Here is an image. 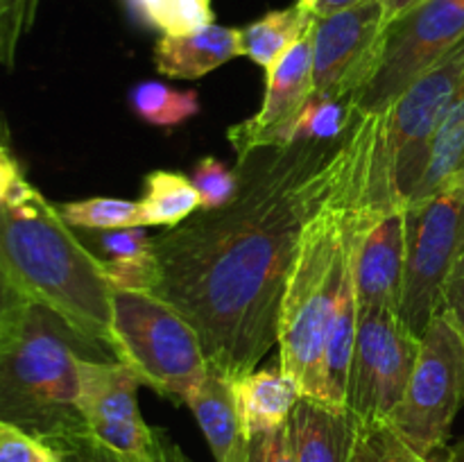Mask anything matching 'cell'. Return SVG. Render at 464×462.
Masks as SVG:
<instances>
[{
  "label": "cell",
  "mask_w": 464,
  "mask_h": 462,
  "mask_svg": "<svg viewBox=\"0 0 464 462\" xmlns=\"http://www.w3.org/2000/svg\"><path fill=\"white\" fill-rule=\"evenodd\" d=\"M131 16L163 34H190L213 25L211 0H127Z\"/></svg>",
  "instance_id": "obj_24"
},
{
  "label": "cell",
  "mask_w": 464,
  "mask_h": 462,
  "mask_svg": "<svg viewBox=\"0 0 464 462\" xmlns=\"http://www.w3.org/2000/svg\"><path fill=\"white\" fill-rule=\"evenodd\" d=\"M25 184L27 179L23 175L21 163H18L16 154H14L12 145H9L7 125L0 118V208L7 207Z\"/></svg>",
  "instance_id": "obj_34"
},
{
  "label": "cell",
  "mask_w": 464,
  "mask_h": 462,
  "mask_svg": "<svg viewBox=\"0 0 464 462\" xmlns=\"http://www.w3.org/2000/svg\"><path fill=\"white\" fill-rule=\"evenodd\" d=\"M356 326L358 302L356 290H353L352 258H349L347 274H344L338 306H335L334 324H331L329 338H326L320 376V401L334 403V406H344V401H347L349 370H352L353 344H356Z\"/></svg>",
  "instance_id": "obj_19"
},
{
  "label": "cell",
  "mask_w": 464,
  "mask_h": 462,
  "mask_svg": "<svg viewBox=\"0 0 464 462\" xmlns=\"http://www.w3.org/2000/svg\"><path fill=\"white\" fill-rule=\"evenodd\" d=\"M288 433L297 462H349L361 421L349 408L302 397L288 419Z\"/></svg>",
  "instance_id": "obj_15"
},
{
  "label": "cell",
  "mask_w": 464,
  "mask_h": 462,
  "mask_svg": "<svg viewBox=\"0 0 464 462\" xmlns=\"http://www.w3.org/2000/svg\"><path fill=\"white\" fill-rule=\"evenodd\" d=\"M252 456L249 462H297L290 444L288 424L270 433L252 435Z\"/></svg>",
  "instance_id": "obj_35"
},
{
  "label": "cell",
  "mask_w": 464,
  "mask_h": 462,
  "mask_svg": "<svg viewBox=\"0 0 464 462\" xmlns=\"http://www.w3.org/2000/svg\"><path fill=\"white\" fill-rule=\"evenodd\" d=\"M240 54L238 27L216 23L190 34H163L154 45L157 71L172 80H199Z\"/></svg>",
  "instance_id": "obj_17"
},
{
  "label": "cell",
  "mask_w": 464,
  "mask_h": 462,
  "mask_svg": "<svg viewBox=\"0 0 464 462\" xmlns=\"http://www.w3.org/2000/svg\"><path fill=\"white\" fill-rule=\"evenodd\" d=\"M456 177H460V179H464V168H460V170L456 172Z\"/></svg>",
  "instance_id": "obj_41"
},
{
  "label": "cell",
  "mask_w": 464,
  "mask_h": 462,
  "mask_svg": "<svg viewBox=\"0 0 464 462\" xmlns=\"http://www.w3.org/2000/svg\"><path fill=\"white\" fill-rule=\"evenodd\" d=\"M186 406L193 410L216 462H249L252 439L245 433L234 379L208 362V371Z\"/></svg>",
  "instance_id": "obj_16"
},
{
  "label": "cell",
  "mask_w": 464,
  "mask_h": 462,
  "mask_svg": "<svg viewBox=\"0 0 464 462\" xmlns=\"http://www.w3.org/2000/svg\"><path fill=\"white\" fill-rule=\"evenodd\" d=\"M202 199L190 177L172 170H152L145 177V195L139 202L140 225L172 229L199 211Z\"/></svg>",
  "instance_id": "obj_21"
},
{
  "label": "cell",
  "mask_w": 464,
  "mask_h": 462,
  "mask_svg": "<svg viewBox=\"0 0 464 462\" xmlns=\"http://www.w3.org/2000/svg\"><path fill=\"white\" fill-rule=\"evenodd\" d=\"M109 349L161 397L186 403L208 371L199 335L166 299L113 288Z\"/></svg>",
  "instance_id": "obj_6"
},
{
  "label": "cell",
  "mask_w": 464,
  "mask_h": 462,
  "mask_svg": "<svg viewBox=\"0 0 464 462\" xmlns=\"http://www.w3.org/2000/svg\"><path fill=\"white\" fill-rule=\"evenodd\" d=\"M190 181H193V186L199 193V199H202L199 211H213V208L225 207V204H229L238 195L240 188L238 170L236 168L229 170L216 157H204L193 168Z\"/></svg>",
  "instance_id": "obj_28"
},
{
  "label": "cell",
  "mask_w": 464,
  "mask_h": 462,
  "mask_svg": "<svg viewBox=\"0 0 464 462\" xmlns=\"http://www.w3.org/2000/svg\"><path fill=\"white\" fill-rule=\"evenodd\" d=\"M420 349L421 338L403 324L397 311L358 306L344 408L361 424H385L406 394Z\"/></svg>",
  "instance_id": "obj_10"
},
{
  "label": "cell",
  "mask_w": 464,
  "mask_h": 462,
  "mask_svg": "<svg viewBox=\"0 0 464 462\" xmlns=\"http://www.w3.org/2000/svg\"><path fill=\"white\" fill-rule=\"evenodd\" d=\"M71 229L57 204L27 181L0 208V265L23 297L109 349L113 285L104 276L102 258Z\"/></svg>",
  "instance_id": "obj_2"
},
{
  "label": "cell",
  "mask_w": 464,
  "mask_h": 462,
  "mask_svg": "<svg viewBox=\"0 0 464 462\" xmlns=\"http://www.w3.org/2000/svg\"><path fill=\"white\" fill-rule=\"evenodd\" d=\"M442 308L453 317V322L460 329H464V256L456 263L451 276H449Z\"/></svg>",
  "instance_id": "obj_37"
},
{
  "label": "cell",
  "mask_w": 464,
  "mask_h": 462,
  "mask_svg": "<svg viewBox=\"0 0 464 462\" xmlns=\"http://www.w3.org/2000/svg\"><path fill=\"white\" fill-rule=\"evenodd\" d=\"M372 116L335 140L256 148L236 161L238 195L154 238L159 285L231 379L256 370L279 335V311L308 222L361 166Z\"/></svg>",
  "instance_id": "obj_1"
},
{
  "label": "cell",
  "mask_w": 464,
  "mask_h": 462,
  "mask_svg": "<svg viewBox=\"0 0 464 462\" xmlns=\"http://www.w3.org/2000/svg\"><path fill=\"white\" fill-rule=\"evenodd\" d=\"M104 276L113 288L154 293L159 285V261L154 249L139 256H111L102 261Z\"/></svg>",
  "instance_id": "obj_30"
},
{
  "label": "cell",
  "mask_w": 464,
  "mask_h": 462,
  "mask_svg": "<svg viewBox=\"0 0 464 462\" xmlns=\"http://www.w3.org/2000/svg\"><path fill=\"white\" fill-rule=\"evenodd\" d=\"M39 0H0V66L12 71L18 45L32 30Z\"/></svg>",
  "instance_id": "obj_29"
},
{
  "label": "cell",
  "mask_w": 464,
  "mask_h": 462,
  "mask_svg": "<svg viewBox=\"0 0 464 462\" xmlns=\"http://www.w3.org/2000/svg\"><path fill=\"white\" fill-rule=\"evenodd\" d=\"M57 208L72 229L107 231L122 229V226H143L139 202H127V199L91 197L80 199V202L57 204Z\"/></svg>",
  "instance_id": "obj_26"
},
{
  "label": "cell",
  "mask_w": 464,
  "mask_h": 462,
  "mask_svg": "<svg viewBox=\"0 0 464 462\" xmlns=\"http://www.w3.org/2000/svg\"><path fill=\"white\" fill-rule=\"evenodd\" d=\"M313 23H315V16L297 0L290 7L267 12L263 18L243 27L240 48L245 57L270 72L279 63V59L311 30Z\"/></svg>",
  "instance_id": "obj_20"
},
{
  "label": "cell",
  "mask_w": 464,
  "mask_h": 462,
  "mask_svg": "<svg viewBox=\"0 0 464 462\" xmlns=\"http://www.w3.org/2000/svg\"><path fill=\"white\" fill-rule=\"evenodd\" d=\"M358 109L353 98H320L311 95L304 107L297 125H295L293 140H335L343 139L353 122L358 120Z\"/></svg>",
  "instance_id": "obj_25"
},
{
  "label": "cell",
  "mask_w": 464,
  "mask_h": 462,
  "mask_svg": "<svg viewBox=\"0 0 464 462\" xmlns=\"http://www.w3.org/2000/svg\"><path fill=\"white\" fill-rule=\"evenodd\" d=\"M234 392L247 438L288 424L295 406L302 399L299 385L281 370V365L240 376L234 380Z\"/></svg>",
  "instance_id": "obj_18"
},
{
  "label": "cell",
  "mask_w": 464,
  "mask_h": 462,
  "mask_svg": "<svg viewBox=\"0 0 464 462\" xmlns=\"http://www.w3.org/2000/svg\"><path fill=\"white\" fill-rule=\"evenodd\" d=\"M447 462H464V438L458 439L451 448H447Z\"/></svg>",
  "instance_id": "obj_40"
},
{
  "label": "cell",
  "mask_w": 464,
  "mask_h": 462,
  "mask_svg": "<svg viewBox=\"0 0 464 462\" xmlns=\"http://www.w3.org/2000/svg\"><path fill=\"white\" fill-rule=\"evenodd\" d=\"M313 95V27L267 72L263 107L256 116L229 127L236 157L256 148H281L293 143V131Z\"/></svg>",
  "instance_id": "obj_14"
},
{
  "label": "cell",
  "mask_w": 464,
  "mask_h": 462,
  "mask_svg": "<svg viewBox=\"0 0 464 462\" xmlns=\"http://www.w3.org/2000/svg\"><path fill=\"white\" fill-rule=\"evenodd\" d=\"M80 412L93 438L116 451L163 460L179 451L163 430L152 428L140 417L136 390L140 380L121 361H100L82 356Z\"/></svg>",
  "instance_id": "obj_11"
},
{
  "label": "cell",
  "mask_w": 464,
  "mask_h": 462,
  "mask_svg": "<svg viewBox=\"0 0 464 462\" xmlns=\"http://www.w3.org/2000/svg\"><path fill=\"white\" fill-rule=\"evenodd\" d=\"M372 134L353 179L308 222L285 284L276 335L279 365L299 385L302 397L320 399L322 361L352 258V236L365 186Z\"/></svg>",
  "instance_id": "obj_3"
},
{
  "label": "cell",
  "mask_w": 464,
  "mask_h": 462,
  "mask_svg": "<svg viewBox=\"0 0 464 462\" xmlns=\"http://www.w3.org/2000/svg\"><path fill=\"white\" fill-rule=\"evenodd\" d=\"M406 207L370 211L358 207L352 236V276L358 306L399 311L406 276Z\"/></svg>",
  "instance_id": "obj_13"
},
{
  "label": "cell",
  "mask_w": 464,
  "mask_h": 462,
  "mask_svg": "<svg viewBox=\"0 0 464 462\" xmlns=\"http://www.w3.org/2000/svg\"><path fill=\"white\" fill-rule=\"evenodd\" d=\"M464 403V338L447 311L421 335L420 358L388 424L417 453L438 456Z\"/></svg>",
  "instance_id": "obj_8"
},
{
  "label": "cell",
  "mask_w": 464,
  "mask_h": 462,
  "mask_svg": "<svg viewBox=\"0 0 464 462\" xmlns=\"http://www.w3.org/2000/svg\"><path fill=\"white\" fill-rule=\"evenodd\" d=\"M54 448L62 453L66 462H188L184 453H181V448L177 453H172L170 457L154 460V457H140L131 456V453L116 451V448L107 447V444L100 442L91 433L71 435V438L54 444Z\"/></svg>",
  "instance_id": "obj_31"
},
{
  "label": "cell",
  "mask_w": 464,
  "mask_h": 462,
  "mask_svg": "<svg viewBox=\"0 0 464 462\" xmlns=\"http://www.w3.org/2000/svg\"><path fill=\"white\" fill-rule=\"evenodd\" d=\"M408 252L397 315L421 338L442 311L444 290L464 256V179L451 175L429 197L406 204Z\"/></svg>",
  "instance_id": "obj_7"
},
{
  "label": "cell",
  "mask_w": 464,
  "mask_h": 462,
  "mask_svg": "<svg viewBox=\"0 0 464 462\" xmlns=\"http://www.w3.org/2000/svg\"><path fill=\"white\" fill-rule=\"evenodd\" d=\"M421 3H424V0H381L385 25H390V23L397 21L399 16H403V14L411 12V9H415L417 5Z\"/></svg>",
  "instance_id": "obj_39"
},
{
  "label": "cell",
  "mask_w": 464,
  "mask_h": 462,
  "mask_svg": "<svg viewBox=\"0 0 464 462\" xmlns=\"http://www.w3.org/2000/svg\"><path fill=\"white\" fill-rule=\"evenodd\" d=\"M0 462H66L53 444L0 421Z\"/></svg>",
  "instance_id": "obj_32"
},
{
  "label": "cell",
  "mask_w": 464,
  "mask_h": 462,
  "mask_svg": "<svg viewBox=\"0 0 464 462\" xmlns=\"http://www.w3.org/2000/svg\"><path fill=\"white\" fill-rule=\"evenodd\" d=\"M349 462H447V451L438 456H417L385 421V424H361V433Z\"/></svg>",
  "instance_id": "obj_27"
},
{
  "label": "cell",
  "mask_w": 464,
  "mask_h": 462,
  "mask_svg": "<svg viewBox=\"0 0 464 462\" xmlns=\"http://www.w3.org/2000/svg\"><path fill=\"white\" fill-rule=\"evenodd\" d=\"M460 168H464V77L447 118H444L438 134H435L429 170H426L424 179H421L420 188L415 190L411 202L429 197L435 188H440Z\"/></svg>",
  "instance_id": "obj_22"
},
{
  "label": "cell",
  "mask_w": 464,
  "mask_h": 462,
  "mask_svg": "<svg viewBox=\"0 0 464 462\" xmlns=\"http://www.w3.org/2000/svg\"><path fill=\"white\" fill-rule=\"evenodd\" d=\"M82 356L109 361L102 344L84 338L50 308L27 302L0 342V421L53 447L89 433L80 412Z\"/></svg>",
  "instance_id": "obj_4"
},
{
  "label": "cell",
  "mask_w": 464,
  "mask_h": 462,
  "mask_svg": "<svg viewBox=\"0 0 464 462\" xmlns=\"http://www.w3.org/2000/svg\"><path fill=\"white\" fill-rule=\"evenodd\" d=\"M385 30L381 0L313 23V95L353 98L374 68Z\"/></svg>",
  "instance_id": "obj_12"
},
{
  "label": "cell",
  "mask_w": 464,
  "mask_h": 462,
  "mask_svg": "<svg viewBox=\"0 0 464 462\" xmlns=\"http://www.w3.org/2000/svg\"><path fill=\"white\" fill-rule=\"evenodd\" d=\"M308 12L315 18L334 16V14L347 12V9L358 7V5L367 3V0H299Z\"/></svg>",
  "instance_id": "obj_38"
},
{
  "label": "cell",
  "mask_w": 464,
  "mask_h": 462,
  "mask_svg": "<svg viewBox=\"0 0 464 462\" xmlns=\"http://www.w3.org/2000/svg\"><path fill=\"white\" fill-rule=\"evenodd\" d=\"M464 77V41L420 77L388 111L374 116L361 208L406 207L420 188L433 140Z\"/></svg>",
  "instance_id": "obj_5"
},
{
  "label": "cell",
  "mask_w": 464,
  "mask_h": 462,
  "mask_svg": "<svg viewBox=\"0 0 464 462\" xmlns=\"http://www.w3.org/2000/svg\"><path fill=\"white\" fill-rule=\"evenodd\" d=\"M148 226H122V229L98 231L95 243L111 256H139L154 249V238H150Z\"/></svg>",
  "instance_id": "obj_33"
},
{
  "label": "cell",
  "mask_w": 464,
  "mask_h": 462,
  "mask_svg": "<svg viewBox=\"0 0 464 462\" xmlns=\"http://www.w3.org/2000/svg\"><path fill=\"white\" fill-rule=\"evenodd\" d=\"M130 107L140 120L154 127L184 125L199 113V93L195 89L179 91L157 80L139 82L127 95Z\"/></svg>",
  "instance_id": "obj_23"
},
{
  "label": "cell",
  "mask_w": 464,
  "mask_h": 462,
  "mask_svg": "<svg viewBox=\"0 0 464 462\" xmlns=\"http://www.w3.org/2000/svg\"><path fill=\"white\" fill-rule=\"evenodd\" d=\"M30 299L23 297L21 290L14 285V281L9 279L7 272L0 265V342L5 340V335L9 333V329L14 326L16 317L21 315V311L25 308V303Z\"/></svg>",
  "instance_id": "obj_36"
},
{
  "label": "cell",
  "mask_w": 464,
  "mask_h": 462,
  "mask_svg": "<svg viewBox=\"0 0 464 462\" xmlns=\"http://www.w3.org/2000/svg\"><path fill=\"white\" fill-rule=\"evenodd\" d=\"M464 41V0H424L385 25L374 68L353 95L361 116L388 111L424 72Z\"/></svg>",
  "instance_id": "obj_9"
}]
</instances>
